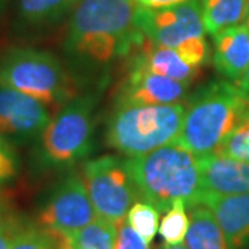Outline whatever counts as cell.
<instances>
[{
    "mask_svg": "<svg viewBox=\"0 0 249 249\" xmlns=\"http://www.w3.org/2000/svg\"><path fill=\"white\" fill-rule=\"evenodd\" d=\"M134 0H78L72 9L64 49L86 70H100L129 57L144 39L136 25Z\"/></svg>",
    "mask_w": 249,
    "mask_h": 249,
    "instance_id": "1",
    "label": "cell"
},
{
    "mask_svg": "<svg viewBox=\"0 0 249 249\" xmlns=\"http://www.w3.org/2000/svg\"><path fill=\"white\" fill-rule=\"evenodd\" d=\"M126 165L139 196L160 212H166L178 199H183L187 208L199 205L204 194L199 160L175 142L127 157Z\"/></svg>",
    "mask_w": 249,
    "mask_h": 249,
    "instance_id": "2",
    "label": "cell"
},
{
    "mask_svg": "<svg viewBox=\"0 0 249 249\" xmlns=\"http://www.w3.org/2000/svg\"><path fill=\"white\" fill-rule=\"evenodd\" d=\"M248 107L235 85L213 82L188 100L175 142L196 157L216 154Z\"/></svg>",
    "mask_w": 249,
    "mask_h": 249,
    "instance_id": "3",
    "label": "cell"
},
{
    "mask_svg": "<svg viewBox=\"0 0 249 249\" xmlns=\"http://www.w3.org/2000/svg\"><path fill=\"white\" fill-rule=\"evenodd\" d=\"M184 111L183 103H116L106 129L108 145L126 157H137L170 144L180 133Z\"/></svg>",
    "mask_w": 249,
    "mask_h": 249,
    "instance_id": "4",
    "label": "cell"
},
{
    "mask_svg": "<svg viewBox=\"0 0 249 249\" xmlns=\"http://www.w3.org/2000/svg\"><path fill=\"white\" fill-rule=\"evenodd\" d=\"M0 85L55 109L76 97L75 80L61 61L50 52L34 47L0 50Z\"/></svg>",
    "mask_w": 249,
    "mask_h": 249,
    "instance_id": "5",
    "label": "cell"
},
{
    "mask_svg": "<svg viewBox=\"0 0 249 249\" xmlns=\"http://www.w3.org/2000/svg\"><path fill=\"white\" fill-rule=\"evenodd\" d=\"M96 100L75 97L50 118L36 147V160L50 169H67L93 150Z\"/></svg>",
    "mask_w": 249,
    "mask_h": 249,
    "instance_id": "6",
    "label": "cell"
},
{
    "mask_svg": "<svg viewBox=\"0 0 249 249\" xmlns=\"http://www.w3.org/2000/svg\"><path fill=\"white\" fill-rule=\"evenodd\" d=\"M82 178L97 217L116 227L140 196L126 160L114 155L86 160L82 166Z\"/></svg>",
    "mask_w": 249,
    "mask_h": 249,
    "instance_id": "7",
    "label": "cell"
},
{
    "mask_svg": "<svg viewBox=\"0 0 249 249\" xmlns=\"http://www.w3.org/2000/svg\"><path fill=\"white\" fill-rule=\"evenodd\" d=\"M96 219L97 213L82 175L72 172L47 196L36 222L49 231L71 235Z\"/></svg>",
    "mask_w": 249,
    "mask_h": 249,
    "instance_id": "8",
    "label": "cell"
},
{
    "mask_svg": "<svg viewBox=\"0 0 249 249\" xmlns=\"http://www.w3.org/2000/svg\"><path fill=\"white\" fill-rule=\"evenodd\" d=\"M136 25L154 43L178 49L196 37H205L199 0H186L169 7L151 9L137 6Z\"/></svg>",
    "mask_w": 249,
    "mask_h": 249,
    "instance_id": "9",
    "label": "cell"
},
{
    "mask_svg": "<svg viewBox=\"0 0 249 249\" xmlns=\"http://www.w3.org/2000/svg\"><path fill=\"white\" fill-rule=\"evenodd\" d=\"M49 121V108L42 103L0 85V134L9 142L34 140Z\"/></svg>",
    "mask_w": 249,
    "mask_h": 249,
    "instance_id": "10",
    "label": "cell"
},
{
    "mask_svg": "<svg viewBox=\"0 0 249 249\" xmlns=\"http://www.w3.org/2000/svg\"><path fill=\"white\" fill-rule=\"evenodd\" d=\"M190 85L170 79L140 67H130L126 79L122 82L116 103L133 104H175L186 96Z\"/></svg>",
    "mask_w": 249,
    "mask_h": 249,
    "instance_id": "11",
    "label": "cell"
},
{
    "mask_svg": "<svg viewBox=\"0 0 249 249\" xmlns=\"http://www.w3.org/2000/svg\"><path fill=\"white\" fill-rule=\"evenodd\" d=\"M199 205L213 213L230 249L249 248V193L235 196L204 193Z\"/></svg>",
    "mask_w": 249,
    "mask_h": 249,
    "instance_id": "12",
    "label": "cell"
},
{
    "mask_svg": "<svg viewBox=\"0 0 249 249\" xmlns=\"http://www.w3.org/2000/svg\"><path fill=\"white\" fill-rule=\"evenodd\" d=\"M204 193L214 196H235L249 193V163L208 154L198 157Z\"/></svg>",
    "mask_w": 249,
    "mask_h": 249,
    "instance_id": "13",
    "label": "cell"
},
{
    "mask_svg": "<svg viewBox=\"0 0 249 249\" xmlns=\"http://www.w3.org/2000/svg\"><path fill=\"white\" fill-rule=\"evenodd\" d=\"M130 57V67H140L147 71L191 85L199 73V68L191 67L181 60L173 49L157 45L144 36L142 42L134 49Z\"/></svg>",
    "mask_w": 249,
    "mask_h": 249,
    "instance_id": "14",
    "label": "cell"
},
{
    "mask_svg": "<svg viewBox=\"0 0 249 249\" xmlns=\"http://www.w3.org/2000/svg\"><path fill=\"white\" fill-rule=\"evenodd\" d=\"M216 70L234 83L249 67V28L245 24L223 29L213 35Z\"/></svg>",
    "mask_w": 249,
    "mask_h": 249,
    "instance_id": "15",
    "label": "cell"
},
{
    "mask_svg": "<svg viewBox=\"0 0 249 249\" xmlns=\"http://www.w3.org/2000/svg\"><path fill=\"white\" fill-rule=\"evenodd\" d=\"M190 224L187 230L186 249H230L213 213L204 206L190 208Z\"/></svg>",
    "mask_w": 249,
    "mask_h": 249,
    "instance_id": "16",
    "label": "cell"
},
{
    "mask_svg": "<svg viewBox=\"0 0 249 249\" xmlns=\"http://www.w3.org/2000/svg\"><path fill=\"white\" fill-rule=\"evenodd\" d=\"M201 14L205 31L216 35L245 21L247 0H201Z\"/></svg>",
    "mask_w": 249,
    "mask_h": 249,
    "instance_id": "17",
    "label": "cell"
},
{
    "mask_svg": "<svg viewBox=\"0 0 249 249\" xmlns=\"http://www.w3.org/2000/svg\"><path fill=\"white\" fill-rule=\"evenodd\" d=\"M76 3L78 0H17V14L28 27H46L60 21Z\"/></svg>",
    "mask_w": 249,
    "mask_h": 249,
    "instance_id": "18",
    "label": "cell"
},
{
    "mask_svg": "<svg viewBox=\"0 0 249 249\" xmlns=\"http://www.w3.org/2000/svg\"><path fill=\"white\" fill-rule=\"evenodd\" d=\"M68 237L72 249H114L116 226L97 217Z\"/></svg>",
    "mask_w": 249,
    "mask_h": 249,
    "instance_id": "19",
    "label": "cell"
},
{
    "mask_svg": "<svg viewBox=\"0 0 249 249\" xmlns=\"http://www.w3.org/2000/svg\"><path fill=\"white\" fill-rule=\"evenodd\" d=\"M186 208V202L183 199H178L165 212V216L162 217L158 229V232L165 245L183 244L190 224V216L187 214Z\"/></svg>",
    "mask_w": 249,
    "mask_h": 249,
    "instance_id": "20",
    "label": "cell"
},
{
    "mask_svg": "<svg viewBox=\"0 0 249 249\" xmlns=\"http://www.w3.org/2000/svg\"><path fill=\"white\" fill-rule=\"evenodd\" d=\"M124 220L150 244L160 229V211L144 199L136 201L127 211Z\"/></svg>",
    "mask_w": 249,
    "mask_h": 249,
    "instance_id": "21",
    "label": "cell"
},
{
    "mask_svg": "<svg viewBox=\"0 0 249 249\" xmlns=\"http://www.w3.org/2000/svg\"><path fill=\"white\" fill-rule=\"evenodd\" d=\"M57 234L25 219L10 249H55Z\"/></svg>",
    "mask_w": 249,
    "mask_h": 249,
    "instance_id": "22",
    "label": "cell"
},
{
    "mask_svg": "<svg viewBox=\"0 0 249 249\" xmlns=\"http://www.w3.org/2000/svg\"><path fill=\"white\" fill-rule=\"evenodd\" d=\"M216 154L249 163V107Z\"/></svg>",
    "mask_w": 249,
    "mask_h": 249,
    "instance_id": "23",
    "label": "cell"
},
{
    "mask_svg": "<svg viewBox=\"0 0 249 249\" xmlns=\"http://www.w3.org/2000/svg\"><path fill=\"white\" fill-rule=\"evenodd\" d=\"M175 52L181 57L183 61L196 68H201L209 61V45L205 37L186 40L178 49H175Z\"/></svg>",
    "mask_w": 249,
    "mask_h": 249,
    "instance_id": "24",
    "label": "cell"
},
{
    "mask_svg": "<svg viewBox=\"0 0 249 249\" xmlns=\"http://www.w3.org/2000/svg\"><path fill=\"white\" fill-rule=\"evenodd\" d=\"M18 173V157L11 142L0 134V186L13 180Z\"/></svg>",
    "mask_w": 249,
    "mask_h": 249,
    "instance_id": "25",
    "label": "cell"
},
{
    "mask_svg": "<svg viewBox=\"0 0 249 249\" xmlns=\"http://www.w3.org/2000/svg\"><path fill=\"white\" fill-rule=\"evenodd\" d=\"M114 249H150V244L124 220L116 227Z\"/></svg>",
    "mask_w": 249,
    "mask_h": 249,
    "instance_id": "26",
    "label": "cell"
},
{
    "mask_svg": "<svg viewBox=\"0 0 249 249\" xmlns=\"http://www.w3.org/2000/svg\"><path fill=\"white\" fill-rule=\"evenodd\" d=\"M25 217L11 212L0 220V249H10Z\"/></svg>",
    "mask_w": 249,
    "mask_h": 249,
    "instance_id": "27",
    "label": "cell"
},
{
    "mask_svg": "<svg viewBox=\"0 0 249 249\" xmlns=\"http://www.w3.org/2000/svg\"><path fill=\"white\" fill-rule=\"evenodd\" d=\"M137 4L144 7H151V9H160V7H169L178 3H183L186 0H134Z\"/></svg>",
    "mask_w": 249,
    "mask_h": 249,
    "instance_id": "28",
    "label": "cell"
},
{
    "mask_svg": "<svg viewBox=\"0 0 249 249\" xmlns=\"http://www.w3.org/2000/svg\"><path fill=\"white\" fill-rule=\"evenodd\" d=\"M235 88L240 90L241 94L244 97L249 100V67L248 70L245 71V73L241 76L240 79L235 82Z\"/></svg>",
    "mask_w": 249,
    "mask_h": 249,
    "instance_id": "29",
    "label": "cell"
},
{
    "mask_svg": "<svg viewBox=\"0 0 249 249\" xmlns=\"http://www.w3.org/2000/svg\"><path fill=\"white\" fill-rule=\"evenodd\" d=\"M11 212H13V208H11V204H10V199L6 194L0 193V220L3 217H6L7 214L11 213Z\"/></svg>",
    "mask_w": 249,
    "mask_h": 249,
    "instance_id": "30",
    "label": "cell"
},
{
    "mask_svg": "<svg viewBox=\"0 0 249 249\" xmlns=\"http://www.w3.org/2000/svg\"><path fill=\"white\" fill-rule=\"evenodd\" d=\"M55 249H72L70 237L68 235H64V234H57V245H55Z\"/></svg>",
    "mask_w": 249,
    "mask_h": 249,
    "instance_id": "31",
    "label": "cell"
},
{
    "mask_svg": "<svg viewBox=\"0 0 249 249\" xmlns=\"http://www.w3.org/2000/svg\"><path fill=\"white\" fill-rule=\"evenodd\" d=\"M158 249H186V247L183 244H178V245H163Z\"/></svg>",
    "mask_w": 249,
    "mask_h": 249,
    "instance_id": "32",
    "label": "cell"
},
{
    "mask_svg": "<svg viewBox=\"0 0 249 249\" xmlns=\"http://www.w3.org/2000/svg\"><path fill=\"white\" fill-rule=\"evenodd\" d=\"M245 25L249 28V0H247V14H245Z\"/></svg>",
    "mask_w": 249,
    "mask_h": 249,
    "instance_id": "33",
    "label": "cell"
}]
</instances>
